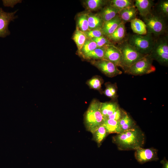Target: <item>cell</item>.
Segmentation results:
<instances>
[{
	"instance_id": "obj_1",
	"label": "cell",
	"mask_w": 168,
	"mask_h": 168,
	"mask_svg": "<svg viewBox=\"0 0 168 168\" xmlns=\"http://www.w3.org/2000/svg\"><path fill=\"white\" fill-rule=\"evenodd\" d=\"M145 135L138 126L117 134L112 137V142L120 150H136L142 147Z\"/></svg>"
},
{
	"instance_id": "obj_2",
	"label": "cell",
	"mask_w": 168,
	"mask_h": 168,
	"mask_svg": "<svg viewBox=\"0 0 168 168\" xmlns=\"http://www.w3.org/2000/svg\"><path fill=\"white\" fill-rule=\"evenodd\" d=\"M101 103L97 100L93 99L84 114L85 127L91 133L103 124L104 119L100 110Z\"/></svg>"
},
{
	"instance_id": "obj_3",
	"label": "cell",
	"mask_w": 168,
	"mask_h": 168,
	"mask_svg": "<svg viewBox=\"0 0 168 168\" xmlns=\"http://www.w3.org/2000/svg\"><path fill=\"white\" fill-rule=\"evenodd\" d=\"M146 26L147 33L159 37L165 32L166 26L164 17L160 14L152 12L142 17Z\"/></svg>"
},
{
	"instance_id": "obj_4",
	"label": "cell",
	"mask_w": 168,
	"mask_h": 168,
	"mask_svg": "<svg viewBox=\"0 0 168 168\" xmlns=\"http://www.w3.org/2000/svg\"><path fill=\"white\" fill-rule=\"evenodd\" d=\"M127 41L137 52L147 55L150 53L155 40L152 35L147 33L144 35H131L128 37Z\"/></svg>"
},
{
	"instance_id": "obj_5",
	"label": "cell",
	"mask_w": 168,
	"mask_h": 168,
	"mask_svg": "<svg viewBox=\"0 0 168 168\" xmlns=\"http://www.w3.org/2000/svg\"><path fill=\"white\" fill-rule=\"evenodd\" d=\"M118 47L121 52V64L124 70L146 55L137 52L127 41L120 44Z\"/></svg>"
},
{
	"instance_id": "obj_6",
	"label": "cell",
	"mask_w": 168,
	"mask_h": 168,
	"mask_svg": "<svg viewBox=\"0 0 168 168\" xmlns=\"http://www.w3.org/2000/svg\"><path fill=\"white\" fill-rule=\"evenodd\" d=\"M153 59L149 54L144 57L126 69L125 73L133 75H142L155 72V67L152 64Z\"/></svg>"
},
{
	"instance_id": "obj_7",
	"label": "cell",
	"mask_w": 168,
	"mask_h": 168,
	"mask_svg": "<svg viewBox=\"0 0 168 168\" xmlns=\"http://www.w3.org/2000/svg\"><path fill=\"white\" fill-rule=\"evenodd\" d=\"M155 59L162 65L168 63V43L167 37H163L155 41L152 49L149 54Z\"/></svg>"
},
{
	"instance_id": "obj_8",
	"label": "cell",
	"mask_w": 168,
	"mask_h": 168,
	"mask_svg": "<svg viewBox=\"0 0 168 168\" xmlns=\"http://www.w3.org/2000/svg\"><path fill=\"white\" fill-rule=\"evenodd\" d=\"M91 63L106 76L112 77L122 74V71L110 61L105 59L91 60Z\"/></svg>"
},
{
	"instance_id": "obj_9",
	"label": "cell",
	"mask_w": 168,
	"mask_h": 168,
	"mask_svg": "<svg viewBox=\"0 0 168 168\" xmlns=\"http://www.w3.org/2000/svg\"><path fill=\"white\" fill-rule=\"evenodd\" d=\"M18 10L11 12H5L0 8V37L4 38L10 34L8 26L11 21L18 17L15 15Z\"/></svg>"
},
{
	"instance_id": "obj_10",
	"label": "cell",
	"mask_w": 168,
	"mask_h": 168,
	"mask_svg": "<svg viewBox=\"0 0 168 168\" xmlns=\"http://www.w3.org/2000/svg\"><path fill=\"white\" fill-rule=\"evenodd\" d=\"M135 151V157L141 164L151 161H156L159 159L157 150L153 147L148 148L141 147Z\"/></svg>"
},
{
	"instance_id": "obj_11",
	"label": "cell",
	"mask_w": 168,
	"mask_h": 168,
	"mask_svg": "<svg viewBox=\"0 0 168 168\" xmlns=\"http://www.w3.org/2000/svg\"><path fill=\"white\" fill-rule=\"evenodd\" d=\"M105 54L103 59L108 60L116 66L122 68L121 64V54L120 49L113 44L104 46Z\"/></svg>"
},
{
	"instance_id": "obj_12",
	"label": "cell",
	"mask_w": 168,
	"mask_h": 168,
	"mask_svg": "<svg viewBox=\"0 0 168 168\" xmlns=\"http://www.w3.org/2000/svg\"><path fill=\"white\" fill-rule=\"evenodd\" d=\"M122 22L118 14L111 20L104 22L101 28L104 35L107 37L112 34Z\"/></svg>"
},
{
	"instance_id": "obj_13",
	"label": "cell",
	"mask_w": 168,
	"mask_h": 168,
	"mask_svg": "<svg viewBox=\"0 0 168 168\" xmlns=\"http://www.w3.org/2000/svg\"><path fill=\"white\" fill-rule=\"evenodd\" d=\"M134 2V6L142 17H145L152 12V8L153 4V1L136 0Z\"/></svg>"
},
{
	"instance_id": "obj_14",
	"label": "cell",
	"mask_w": 168,
	"mask_h": 168,
	"mask_svg": "<svg viewBox=\"0 0 168 168\" xmlns=\"http://www.w3.org/2000/svg\"><path fill=\"white\" fill-rule=\"evenodd\" d=\"M138 13L137 9L134 5L121 10L118 14L122 21L125 24L136 18Z\"/></svg>"
},
{
	"instance_id": "obj_15",
	"label": "cell",
	"mask_w": 168,
	"mask_h": 168,
	"mask_svg": "<svg viewBox=\"0 0 168 168\" xmlns=\"http://www.w3.org/2000/svg\"><path fill=\"white\" fill-rule=\"evenodd\" d=\"M119 11L109 4L103 7L98 13L101 18L105 22L114 18Z\"/></svg>"
},
{
	"instance_id": "obj_16",
	"label": "cell",
	"mask_w": 168,
	"mask_h": 168,
	"mask_svg": "<svg viewBox=\"0 0 168 168\" xmlns=\"http://www.w3.org/2000/svg\"><path fill=\"white\" fill-rule=\"evenodd\" d=\"M119 107L118 105L116 102H101L100 110L104 119H107Z\"/></svg>"
},
{
	"instance_id": "obj_17",
	"label": "cell",
	"mask_w": 168,
	"mask_h": 168,
	"mask_svg": "<svg viewBox=\"0 0 168 168\" xmlns=\"http://www.w3.org/2000/svg\"><path fill=\"white\" fill-rule=\"evenodd\" d=\"M118 122L121 133L137 126L134 121L126 112Z\"/></svg>"
},
{
	"instance_id": "obj_18",
	"label": "cell",
	"mask_w": 168,
	"mask_h": 168,
	"mask_svg": "<svg viewBox=\"0 0 168 168\" xmlns=\"http://www.w3.org/2000/svg\"><path fill=\"white\" fill-rule=\"evenodd\" d=\"M88 20L89 30L101 29L104 22L98 13H88Z\"/></svg>"
},
{
	"instance_id": "obj_19",
	"label": "cell",
	"mask_w": 168,
	"mask_h": 168,
	"mask_svg": "<svg viewBox=\"0 0 168 168\" xmlns=\"http://www.w3.org/2000/svg\"><path fill=\"white\" fill-rule=\"evenodd\" d=\"M125 32L124 23L122 21L112 34L106 37L111 42H119L124 37Z\"/></svg>"
},
{
	"instance_id": "obj_20",
	"label": "cell",
	"mask_w": 168,
	"mask_h": 168,
	"mask_svg": "<svg viewBox=\"0 0 168 168\" xmlns=\"http://www.w3.org/2000/svg\"><path fill=\"white\" fill-rule=\"evenodd\" d=\"M131 28L136 34L144 35L147 33L146 26L142 20L136 18L130 21Z\"/></svg>"
},
{
	"instance_id": "obj_21",
	"label": "cell",
	"mask_w": 168,
	"mask_h": 168,
	"mask_svg": "<svg viewBox=\"0 0 168 168\" xmlns=\"http://www.w3.org/2000/svg\"><path fill=\"white\" fill-rule=\"evenodd\" d=\"M103 125L108 134L121 133L118 121L109 119H104Z\"/></svg>"
},
{
	"instance_id": "obj_22",
	"label": "cell",
	"mask_w": 168,
	"mask_h": 168,
	"mask_svg": "<svg viewBox=\"0 0 168 168\" xmlns=\"http://www.w3.org/2000/svg\"><path fill=\"white\" fill-rule=\"evenodd\" d=\"M92 140L96 142L99 147L107 136V133L106 129L102 125L99 127L92 133Z\"/></svg>"
},
{
	"instance_id": "obj_23",
	"label": "cell",
	"mask_w": 168,
	"mask_h": 168,
	"mask_svg": "<svg viewBox=\"0 0 168 168\" xmlns=\"http://www.w3.org/2000/svg\"><path fill=\"white\" fill-rule=\"evenodd\" d=\"M87 38L85 32L77 27L73 36L72 39L76 44L78 52L82 49Z\"/></svg>"
},
{
	"instance_id": "obj_24",
	"label": "cell",
	"mask_w": 168,
	"mask_h": 168,
	"mask_svg": "<svg viewBox=\"0 0 168 168\" xmlns=\"http://www.w3.org/2000/svg\"><path fill=\"white\" fill-rule=\"evenodd\" d=\"M105 54L104 46L97 47L93 51L85 55L82 58L86 59L98 60L103 59Z\"/></svg>"
},
{
	"instance_id": "obj_25",
	"label": "cell",
	"mask_w": 168,
	"mask_h": 168,
	"mask_svg": "<svg viewBox=\"0 0 168 168\" xmlns=\"http://www.w3.org/2000/svg\"><path fill=\"white\" fill-rule=\"evenodd\" d=\"M81 31L85 32L89 30L88 20V13L80 14L77 19V27Z\"/></svg>"
},
{
	"instance_id": "obj_26",
	"label": "cell",
	"mask_w": 168,
	"mask_h": 168,
	"mask_svg": "<svg viewBox=\"0 0 168 168\" xmlns=\"http://www.w3.org/2000/svg\"><path fill=\"white\" fill-rule=\"evenodd\" d=\"M107 1L104 0H87L85 1V5L89 11H96L105 5Z\"/></svg>"
},
{
	"instance_id": "obj_27",
	"label": "cell",
	"mask_w": 168,
	"mask_h": 168,
	"mask_svg": "<svg viewBox=\"0 0 168 168\" xmlns=\"http://www.w3.org/2000/svg\"><path fill=\"white\" fill-rule=\"evenodd\" d=\"M134 1L131 0H112L110 1L109 5L119 11L128 7L134 5Z\"/></svg>"
},
{
	"instance_id": "obj_28",
	"label": "cell",
	"mask_w": 168,
	"mask_h": 168,
	"mask_svg": "<svg viewBox=\"0 0 168 168\" xmlns=\"http://www.w3.org/2000/svg\"><path fill=\"white\" fill-rule=\"evenodd\" d=\"M97 48L96 44L91 39L87 38L82 49L78 52L79 55L83 57L85 55Z\"/></svg>"
},
{
	"instance_id": "obj_29",
	"label": "cell",
	"mask_w": 168,
	"mask_h": 168,
	"mask_svg": "<svg viewBox=\"0 0 168 168\" xmlns=\"http://www.w3.org/2000/svg\"><path fill=\"white\" fill-rule=\"evenodd\" d=\"M103 82L102 79L100 77L95 76L87 80L86 84L91 89L100 91Z\"/></svg>"
},
{
	"instance_id": "obj_30",
	"label": "cell",
	"mask_w": 168,
	"mask_h": 168,
	"mask_svg": "<svg viewBox=\"0 0 168 168\" xmlns=\"http://www.w3.org/2000/svg\"><path fill=\"white\" fill-rule=\"evenodd\" d=\"M106 88L103 93L106 96L113 99L117 96V87L114 84L110 83L105 84Z\"/></svg>"
},
{
	"instance_id": "obj_31",
	"label": "cell",
	"mask_w": 168,
	"mask_h": 168,
	"mask_svg": "<svg viewBox=\"0 0 168 168\" xmlns=\"http://www.w3.org/2000/svg\"><path fill=\"white\" fill-rule=\"evenodd\" d=\"M96 44L97 47H101L108 44H113L105 36H103L91 39Z\"/></svg>"
},
{
	"instance_id": "obj_32",
	"label": "cell",
	"mask_w": 168,
	"mask_h": 168,
	"mask_svg": "<svg viewBox=\"0 0 168 168\" xmlns=\"http://www.w3.org/2000/svg\"><path fill=\"white\" fill-rule=\"evenodd\" d=\"M85 33L87 38L90 39L104 36L101 29L90 30Z\"/></svg>"
},
{
	"instance_id": "obj_33",
	"label": "cell",
	"mask_w": 168,
	"mask_h": 168,
	"mask_svg": "<svg viewBox=\"0 0 168 168\" xmlns=\"http://www.w3.org/2000/svg\"><path fill=\"white\" fill-rule=\"evenodd\" d=\"M159 9L161 15L165 16H167L168 15V1H162L159 3Z\"/></svg>"
},
{
	"instance_id": "obj_34",
	"label": "cell",
	"mask_w": 168,
	"mask_h": 168,
	"mask_svg": "<svg viewBox=\"0 0 168 168\" xmlns=\"http://www.w3.org/2000/svg\"><path fill=\"white\" fill-rule=\"evenodd\" d=\"M125 112H126L123 111L119 107L111 115L109 116L107 119H113L119 121Z\"/></svg>"
},
{
	"instance_id": "obj_35",
	"label": "cell",
	"mask_w": 168,
	"mask_h": 168,
	"mask_svg": "<svg viewBox=\"0 0 168 168\" xmlns=\"http://www.w3.org/2000/svg\"><path fill=\"white\" fill-rule=\"evenodd\" d=\"M3 5L5 7H13L14 6L18 3L21 2L22 0H2Z\"/></svg>"
},
{
	"instance_id": "obj_36",
	"label": "cell",
	"mask_w": 168,
	"mask_h": 168,
	"mask_svg": "<svg viewBox=\"0 0 168 168\" xmlns=\"http://www.w3.org/2000/svg\"><path fill=\"white\" fill-rule=\"evenodd\" d=\"M160 162L163 164L162 168H168V161L165 158Z\"/></svg>"
}]
</instances>
